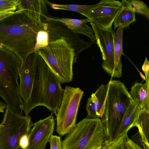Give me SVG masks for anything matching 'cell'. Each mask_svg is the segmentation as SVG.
<instances>
[{"label": "cell", "instance_id": "3957f363", "mask_svg": "<svg viewBox=\"0 0 149 149\" xmlns=\"http://www.w3.org/2000/svg\"><path fill=\"white\" fill-rule=\"evenodd\" d=\"M109 82L104 114L100 119L106 139L111 140L113 139L126 111L133 100L123 83L112 80Z\"/></svg>", "mask_w": 149, "mask_h": 149}, {"label": "cell", "instance_id": "5b68a950", "mask_svg": "<svg viewBox=\"0 0 149 149\" xmlns=\"http://www.w3.org/2000/svg\"><path fill=\"white\" fill-rule=\"evenodd\" d=\"M106 139L101 119L86 117L67 134L62 141V149H95Z\"/></svg>", "mask_w": 149, "mask_h": 149}, {"label": "cell", "instance_id": "6da1fadb", "mask_svg": "<svg viewBox=\"0 0 149 149\" xmlns=\"http://www.w3.org/2000/svg\"><path fill=\"white\" fill-rule=\"evenodd\" d=\"M17 10L0 21V47L14 53L23 63L28 55L35 52L37 33L46 31L47 24L36 25L22 11Z\"/></svg>", "mask_w": 149, "mask_h": 149}, {"label": "cell", "instance_id": "52a82bcc", "mask_svg": "<svg viewBox=\"0 0 149 149\" xmlns=\"http://www.w3.org/2000/svg\"><path fill=\"white\" fill-rule=\"evenodd\" d=\"M56 116V132L63 136L70 133L76 124L77 116L84 92L79 87L66 86Z\"/></svg>", "mask_w": 149, "mask_h": 149}, {"label": "cell", "instance_id": "4316f807", "mask_svg": "<svg viewBox=\"0 0 149 149\" xmlns=\"http://www.w3.org/2000/svg\"><path fill=\"white\" fill-rule=\"evenodd\" d=\"M19 0H0V12L17 10Z\"/></svg>", "mask_w": 149, "mask_h": 149}, {"label": "cell", "instance_id": "30bf717a", "mask_svg": "<svg viewBox=\"0 0 149 149\" xmlns=\"http://www.w3.org/2000/svg\"><path fill=\"white\" fill-rule=\"evenodd\" d=\"M47 29L48 33L49 41L50 42L63 38L66 42L70 44L74 49L75 62L80 53L84 50L91 47L94 43L91 41H86L77 34L70 29L63 23L55 20L47 21Z\"/></svg>", "mask_w": 149, "mask_h": 149}, {"label": "cell", "instance_id": "4fadbf2b", "mask_svg": "<svg viewBox=\"0 0 149 149\" xmlns=\"http://www.w3.org/2000/svg\"><path fill=\"white\" fill-rule=\"evenodd\" d=\"M44 60L38 54L35 65L34 79L29 97L23 103V111L25 116H28L36 107L43 106V65Z\"/></svg>", "mask_w": 149, "mask_h": 149}, {"label": "cell", "instance_id": "7402d4cb", "mask_svg": "<svg viewBox=\"0 0 149 149\" xmlns=\"http://www.w3.org/2000/svg\"><path fill=\"white\" fill-rule=\"evenodd\" d=\"M124 28L119 26L114 37V61L116 70L119 78L122 76V65L121 57L123 54V34Z\"/></svg>", "mask_w": 149, "mask_h": 149}, {"label": "cell", "instance_id": "9c48e42d", "mask_svg": "<svg viewBox=\"0 0 149 149\" xmlns=\"http://www.w3.org/2000/svg\"><path fill=\"white\" fill-rule=\"evenodd\" d=\"M43 106L56 116L61 104L65 90L45 61L43 65Z\"/></svg>", "mask_w": 149, "mask_h": 149}, {"label": "cell", "instance_id": "d4e9b609", "mask_svg": "<svg viewBox=\"0 0 149 149\" xmlns=\"http://www.w3.org/2000/svg\"><path fill=\"white\" fill-rule=\"evenodd\" d=\"M128 136L126 134L112 140L106 139L95 149H120L121 144Z\"/></svg>", "mask_w": 149, "mask_h": 149}, {"label": "cell", "instance_id": "5bb4252c", "mask_svg": "<svg viewBox=\"0 0 149 149\" xmlns=\"http://www.w3.org/2000/svg\"><path fill=\"white\" fill-rule=\"evenodd\" d=\"M38 54L36 52L29 55L22 63L19 71L20 95L24 102L30 95L34 79L35 65Z\"/></svg>", "mask_w": 149, "mask_h": 149}, {"label": "cell", "instance_id": "d6986e66", "mask_svg": "<svg viewBox=\"0 0 149 149\" xmlns=\"http://www.w3.org/2000/svg\"><path fill=\"white\" fill-rule=\"evenodd\" d=\"M145 84L135 83L131 87L130 94L132 100L142 109L149 111V77Z\"/></svg>", "mask_w": 149, "mask_h": 149}, {"label": "cell", "instance_id": "603a6c76", "mask_svg": "<svg viewBox=\"0 0 149 149\" xmlns=\"http://www.w3.org/2000/svg\"><path fill=\"white\" fill-rule=\"evenodd\" d=\"M45 3L54 9L71 10L78 13L86 16L90 11L97 6V3L93 5H81L77 4L61 5L53 3L47 0H44Z\"/></svg>", "mask_w": 149, "mask_h": 149}, {"label": "cell", "instance_id": "cb8c5ba5", "mask_svg": "<svg viewBox=\"0 0 149 149\" xmlns=\"http://www.w3.org/2000/svg\"><path fill=\"white\" fill-rule=\"evenodd\" d=\"M127 1L135 13L144 16L149 20V10L147 6L143 2L137 0Z\"/></svg>", "mask_w": 149, "mask_h": 149}, {"label": "cell", "instance_id": "ac0fdd59", "mask_svg": "<svg viewBox=\"0 0 149 149\" xmlns=\"http://www.w3.org/2000/svg\"><path fill=\"white\" fill-rule=\"evenodd\" d=\"M142 109L133 101L126 111L113 136V139L127 134L133 125Z\"/></svg>", "mask_w": 149, "mask_h": 149}, {"label": "cell", "instance_id": "ffe728a7", "mask_svg": "<svg viewBox=\"0 0 149 149\" xmlns=\"http://www.w3.org/2000/svg\"><path fill=\"white\" fill-rule=\"evenodd\" d=\"M121 8L113 24L114 29L119 26L124 28L136 21L135 13L127 0H122Z\"/></svg>", "mask_w": 149, "mask_h": 149}, {"label": "cell", "instance_id": "e0dca14e", "mask_svg": "<svg viewBox=\"0 0 149 149\" xmlns=\"http://www.w3.org/2000/svg\"><path fill=\"white\" fill-rule=\"evenodd\" d=\"M50 20L60 21L64 23L68 28L74 33L83 34L89 38L91 41L96 43V38L93 34L92 29L86 24L87 22H91V20L87 18L84 19H78L65 18H56L49 17L47 22Z\"/></svg>", "mask_w": 149, "mask_h": 149}, {"label": "cell", "instance_id": "83f0119b", "mask_svg": "<svg viewBox=\"0 0 149 149\" xmlns=\"http://www.w3.org/2000/svg\"><path fill=\"white\" fill-rule=\"evenodd\" d=\"M49 142L50 149H62V141L60 136L53 135Z\"/></svg>", "mask_w": 149, "mask_h": 149}, {"label": "cell", "instance_id": "7c38bea8", "mask_svg": "<svg viewBox=\"0 0 149 149\" xmlns=\"http://www.w3.org/2000/svg\"><path fill=\"white\" fill-rule=\"evenodd\" d=\"M55 125L52 113L33 123L28 135V145L24 149H45L53 135Z\"/></svg>", "mask_w": 149, "mask_h": 149}, {"label": "cell", "instance_id": "8992f818", "mask_svg": "<svg viewBox=\"0 0 149 149\" xmlns=\"http://www.w3.org/2000/svg\"><path fill=\"white\" fill-rule=\"evenodd\" d=\"M1 123L0 149H20L19 141L28 135L33 123L30 116L19 114L7 107Z\"/></svg>", "mask_w": 149, "mask_h": 149}, {"label": "cell", "instance_id": "7a4b0ae2", "mask_svg": "<svg viewBox=\"0 0 149 149\" xmlns=\"http://www.w3.org/2000/svg\"><path fill=\"white\" fill-rule=\"evenodd\" d=\"M22 60L13 52L0 47V97L7 106L22 115L24 102L19 94V71Z\"/></svg>", "mask_w": 149, "mask_h": 149}, {"label": "cell", "instance_id": "f546056e", "mask_svg": "<svg viewBox=\"0 0 149 149\" xmlns=\"http://www.w3.org/2000/svg\"><path fill=\"white\" fill-rule=\"evenodd\" d=\"M28 135H25L22 136L20 139L19 145L20 148L24 149L28 146Z\"/></svg>", "mask_w": 149, "mask_h": 149}, {"label": "cell", "instance_id": "484cf974", "mask_svg": "<svg viewBox=\"0 0 149 149\" xmlns=\"http://www.w3.org/2000/svg\"><path fill=\"white\" fill-rule=\"evenodd\" d=\"M49 42V34L48 31L44 30L39 31L36 37L34 52H36L40 49L46 47Z\"/></svg>", "mask_w": 149, "mask_h": 149}, {"label": "cell", "instance_id": "277c9868", "mask_svg": "<svg viewBox=\"0 0 149 149\" xmlns=\"http://www.w3.org/2000/svg\"><path fill=\"white\" fill-rule=\"evenodd\" d=\"M36 52L61 83L72 81L75 53L70 45L64 39L49 42L46 47Z\"/></svg>", "mask_w": 149, "mask_h": 149}, {"label": "cell", "instance_id": "44dd1931", "mask_svg": "<svg viewBox=\"0 0 149 149\" xmlns=\"http://www.w3.org/2000/svg\"><path fill=\"white\" fill-rule=\"evenodd\" d=\"M133 127L138 128L142 142L149 147V111L142 109Z\"/></svg>", "mask_w": 149, "mask_h": 149}, {"label": "cell", "instance_id": "d6a6232c", "mask_svg": "<svg viewBox=\"0 0 149 149\" xmlns=\"http://www.w3.org/2000/svg\"><path fill=\"white\" fill-rule=\"evenodd\" d=\"M125 140L121 144L120 146V149H127V148H126V147L125 146V143H124V142H125Z\"/></svg>", "mask_w": 149, "mask_h": 149}, {"label": "cell", "instance_id": "ba28073f", "mask_svg": "<svg viewBox=\"0 0 149 149\" xmlns=\"http://www.w3.org/2000/svg\"><path fill=\"white\" fill-rule=\"evenodd\" d=\"M96 38V42L100 50L103 69L112 77L119 78L116 70L114 61V37L115 31L112 28H100L90 22Z\"/></svg>", "mask_w": 149, "mask_h": 149}, {"label": "cell", "instance_id": "8fae6325", "mask_svg": "<svg viewBox=\"0 0 149 149\" xmlns=\"http://www.w3.org/2000/svg\"><path fill=\"white\" fill-rule=\"evenodd\" d=\"M121 8V3L119 1L101 0L90 11L86 17L100 28L109 29L112 28Z\"/></svg>", "mask_w": 149, "mask_h": 149}, {"label": "cell", "instance_id": "1f68e13d", "mask_svg": "<svg viewBox=\"0 0 149 149\" xmlns=\"http://www.w3.org/2000/svg\"><path fill=\"white\" fill-rule=\"evenodd\" d=\"M17 12V10L13 12L8 11L0 12V21L9 17L10 15L15 14Z\"/></svg>", "mask_w": 149, "mask_h": 149}, {"label": "cell", "instance_id": "9a60e30c", "mask_svg": "<svg viewBox=\"0 0 149 149\" xmlns=\"http://www.w3.org/2000/svg\"><path fill=\"white\" fill-rule=\"evenodd\" d=\"M17 10L22 11L36 25L46 23L49 16L43 0H19Z\"/></svg>", "mask_w": 149, "mask_h": 149}, {"label": "cell", "instance_id": "f1b7e54d", "mask_svg": "<svg viewBox=\"0 0 149 149\" xmlns=\"http://www.w3.org/2000/svg\"><path fill=\"white\" fill-rule=\"evenodd\" d=\"M125 144L127 149H149V147L143 143V148L129 139L128 136L124 142Z\"/></svg>", "mask_w": 149, "mask_h": 149}, {"label": "cell", "instance_id": "4dcf8cb0", "mask_svg": "<svg viewBox=\"0 0 149 149\" xmlns=\"http://www.w3.org/2000/svg\"><path fill=\"white\" fill-rule=\"evenodd\" d=\"M149 62L146 57L142 67V70L145 74V78L149 77Z\"/></svg>", "mask_w": 149, "mask_h": 149}, {"label": "cell", "instance_id": "836d02e7", "mask_svg": "<svg viewBox=\"0 0 149 149\" xmlns=\"http://www.w3.org/2000/svg\"><path fill=\"white\" fill-rule=\"evenodd\" d=\"M3 126V125L1 123H0V129Z\"/></svg>", "mask_w": 149, "mask_h": 149}, {"label": "cell", "instance_id": "2e32d148", "mask_svg": "<svg viewBox=\"0 0 149 149\" xmlns=\"http://www.w3.org/2000/svg\"><path fill=\"white\" fill-rule=\"evenodd\" d=\"M109 82L101 84L87 100L86 106L87 115L90 118H101L104 114Z\"/></svg>", "mask_w": 149, "mask_h": 149}]
</instances>
